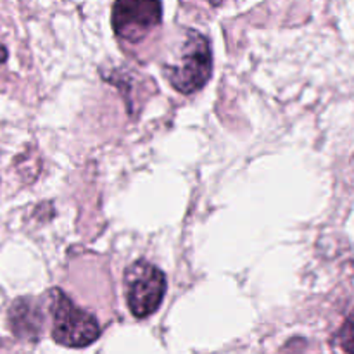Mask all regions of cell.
<instances>
[{
    "mask_svg": "<svg viewBox=\"0 0 354 354\" xmlns=\"http://www.w3.org/2000/svg\"><path fill=\"white\" fill-rule=\"evenodd\" d=\"M213 55L207 38L196 30H185L162 62V73L180 93H194L211 78Z\"/></svg>",
    "mask_w": 354,
    "mask_h": 354,
    "instance_id": "obj_1",
    "label": "cell"
},
{
    "mask_svg": "<svg viewBox=\"0 0 354 354\" xmlns=\"http://www.w3.org/2000/svg\"><path fill=\"white\" fill-rule=\"evenodd\" d=\"M124 290L130 313L147 318L159 310L166 294V277L151 263L135 261L124 272Z\"/></svg>",
    "mask_w": 354,
    "mask_h": 354,
    "instance_id": "obj_3",
    "label": "cell"
},
{
    "mask_svg": "<svg viewBox=\"0 0 354 354\" xmlns=\"http://www.w3.org/2000/svg\"><path fill=\"white\" fill-rule=\"evenodd\" d=\"M339 342L346 353L354 354V313L342 325L341 332H339Z\"/></svg>",
    "mask_w": 354,
    "mask_h": 354,
    "instance_id": "obj_6",
    "label": "cell"
},
{
    "mask_svg": "<svg viewBox=\"0 0 354 354\" xmlns=\"http://www.w3.org/2000/svg\"><path fill=\"white\" fill-rule=\"evenodd\" d=\"M9 322L17 337L31 339L40 334L44 317L33 299H17L9 311Z\"/></svg>",
    "mask_w": 354,
    "mask_h": 354,
    "instance_id": "obj_5",
    "label": "cell"
},
{
    "mask_svg": "<svg viewBox=\"0 0 354 354\" xmlns=\"http://www.w3.org/2000/svg\"><path fill=\"white\" fill-rule=\"evenodd\" d=\"M52 311V337L57 344L66 348H86L95 342L100 335V327L95 317L69 299L59 289L50 292Z\"/></svg>",
    "mask_w": 354,
    "mask_h": 354,
    "instance_id": "obj_2",
    "label": "cell"
},
{
    "mask_svg": "<svg viewBox=\"0 0 354 354\" xmlns=\"http://www.w3.org/2000/svg\"><path fill=\"white\" fill-rule=\"evenodd\" d=\"M162 19L161 2L147 0H121L113 6L114 33L123 40L138 44Z\"/></svg>",
    "mask_w": 354,
    "mask_h": 354,
    "instance_id": "obj_4",
    "label": "cell"
}]
</instances>
